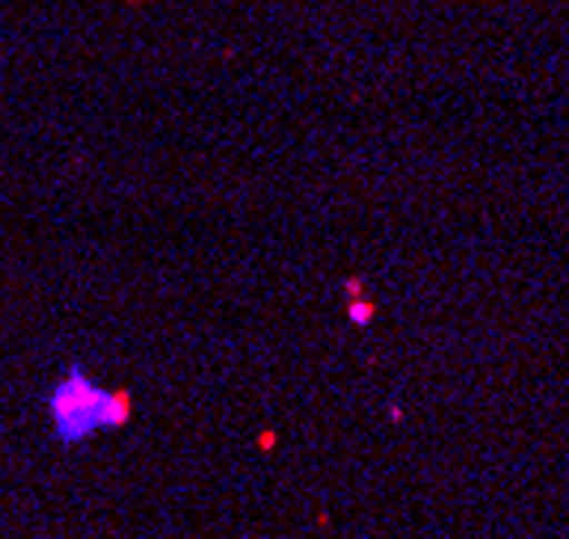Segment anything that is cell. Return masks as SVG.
I'll list each match as a JSON object with an SVG mask.
<instances>
[{
	"instance_id": "cell-1",
	"label": "cell",
	"mask_w": 569,
	"mask_h": 539,
	"mask_svg": "<svg viewBox=\"0 0 569 539\" xmlns=\"http://www.w3.org/2000/svg\"><path fill=\"white\" fill-rule=\"evenodd\" d=\"M133 411L129 390H103L86 369H73L48 390V420L64 446H82L99 428H124Z\"/></svg>"
},
{
	"instance_id": "cell-2",
	"label": "cell",
	"mask_w": 569,
	"mask_h": 539,
	"mask_svg": "<svg viewBox=\"0 0 569 539\" xmlns=\"http://www.w3.org/2000/svg\"><path fill=\"white\" fill-rule=\"evenodd\" d=\"M351 321H356V326H369V321H372L369 300H356V305H351Z\"/></svg>"
}]
</instances>
